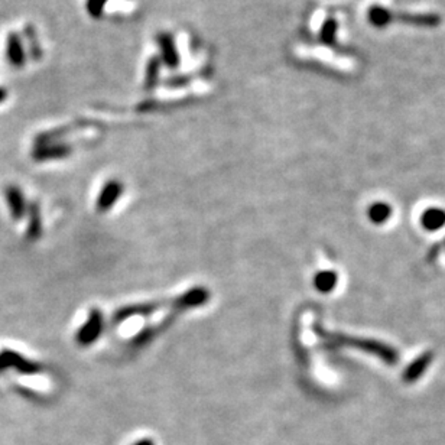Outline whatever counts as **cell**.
Masks as SVG:
<instances>
[{"label": "cell", "mask_w": 445, "mask_h": 445, "mask_svg": "<svg viewBox=\"0 0 445 445\" xmlns=\"http://www.w3.org/2000/svg\"><path fill=\"white\" fill-rule=\"evenodd\" d=\"M6 369H15L21 375H36L42 370V366L24 357L21 353L5 348L0 352V372Z\"/></svg>", "instance_id": "obj_1"}, {"label": "cell", "mask_w": 445, "mask_h": 445, "mask_svg": "<svg viewBox=\"0 0 445 445\" xmlns=\"http://www.w3.org/2000/svg\"><path fill=\"white\" fill-rule=\"evenodd\" d=\"M337 338H340V343H343V344H348V345H353V347H357V348H363V350L367 352V353L376 354L377 357H380L382 360H384L388 364H395V361H398V359H399L398 353L388 344H383V343L373 341V340L350 338V337H341V336H337Z\"/></svg>", "instance_id": "obj_2"}, {"label": "cell", "mask_w": 445, "mask_h": 445, "mask_svg": "<svg viewBox=\"0 0 445 445\" xmlns=\"http://www.w3.org/2000/svg\"><path fill=\"white\" fill-rule=\"evenodd\" d=\"M103 328V318L99 309H93L88 315L87 322L77 333V341L81 345H90L99 338Z\"/></svg>", "instance_id": "obj_3"}, {"label": "cell", "mask_w": 445, "mask_h": 445, "mask_svg": "<svg viewBox=\"0 0 445 445\" xmlns=\"http://www.w3.org/2000/svg\"><path fill=\"white\" fill-rule=\"evenodd\" d=\"M5 196L8 201V207L10 210V216L13 220L19 221L28 214V205L25 201V196L22 189L17 185H9L5 189Z\"/></svg>", "instance_id": "obj_4"}, {"label": "cell", "mask_w": 445, "mask_h": 445, "mask_svg": "<svg viewBox=\"0 0 445 445\" xmlns=\"http://www.w3.org/2000/svg\"><path fill=\"white\" fill-rule=\"evenodd\" d=\"M393 21L418 28H435L441 24V16L437 13H393Z\"/></svg>", "instance_id": "obj_5"}, {"label": "cell", "mask_w": 445, "mask_h": 445, "mask_svg": "<svg viewBox=\"0 0 445 445\" xmlns=\"http://www.w3.org/2000/svg\"><path fill=\"white\" fill-rule=\"evenodd\" d=\"M432 359H434V354L430 353V352L423 353L422 356L415 359L412 361V364L405 369L403 380L405 382H415V380H418L423 375V372L428 369V366L431 364Z\"/></svg>", "instance_id": "obj_6"}, {"label": "cell", "mask_w": 445, "mask_h": 445, "mask_svg": "<svg viewBox=\"0 0 445 445\" xmlns=\"http://www.w3.org/2000/svg\"><path fill=\"white\" fill-rule=\"evenodd\" d=\"M28 227H26V237L29 240H38L41 237L42 233V219H41V211L40 205L36 203H32L28 207Z\"/></svg>", "instance_id": "obj_7"}, {"label": "cell", "mask_w": 445, "mask_h": 445, "mask_svg": "<svg viewBox=\"0 0 445 445\" xmlns=\"http://www.w3.org/2000/svg\"><path fill=\"white\" fill-rule=\"evenodd\" d=\"M421 221L425 228L435 231L445 226V211L441 208H428L422 214Z\"/></svg>", "instance_id": "obj_8"}, {"label": "cell", "mask_w": 445, "mask_h": 445, "mask_svg": "<svg viewBox=\"0 0 445 445\" xmlns=\"http://www.w3.org/2000/svg\"><path fill=\"white\" fill-rule=\"evenodd\" d=\"M67 149L64 146H44V148H36L33 150V159L35 161H48L54 158H61L65 157Z\"/></svg>", "instance_id": "obj_9"}, {"label": "cell", "mask_w": 445, "mask_h": 445, "mask_svg": "<svg viewBox=\"0 0 445 445\" xmlns=\"http://www.w3.org/2000/svg\"><path fill=\"white\" fill-rule=\"evenodd\" d=\"M120 194V187L118 184H107L104 187V189L102 191V194L99 197V203L97 207L99 210H107L111 207V204L114 203L116 197Z\"/></svg>", "instance_id": "obj_10"}, {"label": "cell", "mask_w": 445, "mask_h": 445, "mask_svg": "<svg viewBox=\"0 0 445 445\" xmlns=\"http://www.w3.org/2000/svg\"><path fill=\"white\" fill-rule=\"evenodd\" d=\"M369 17H370V22L375 26L383 28V26L389 25L393 21V13L391 10H388V9H384V8L375 6L369 12Z\"/></svg>", "instance_id": "obj_11"}, {"label": "cell", "mask_w": 445, "mask_h": 445, "mask_svg": "<svg viewBox=\"0 0 445 445\" xmlns=\"http://www.w3.org/2000/svg\"><path fill=\"white\" fill-rule=\"evenodd\" d=\"M391 207L388 204H383V203H377L375 205L370 207L369 210V217L372 221H375L376 224H380L383 221L388 220L391 217Z\"/></svg>", "instance_id": "obj_12"}, {"label": "cell", "mask_w": 445, "mask_h": 445, "mask_svg": "<svg viewBox=\"0 0 445 445\" xmlns=\"http://www.w3.org/2000/svg\"><path fill=\"white\" fill-rule=\"evenodd\" d=\"M9 60H10V64L12 65H22V60H24V52L21 51V44H19V40L17 36H10V41H9Z\"/></svg>", "instance_id": "obj_13"}, {"label": "cell", "mask_w": 445, "mask_h": 445, "mask_svg": "<svg viewBox=\"0 0 445 445\" xmlns=\"http://www.w3.org/2000/svg\"><path fill=\"white\" fill-rule=\"evenodd\" d=\"M317 285L321 289V291H330V289L336 285V275L331 272L327 274H321L317 278Z\"/></svg>", "instance_id": "obj_14"}, {"label": "cell", "mask_w": 445, "mask_h": 445, "mask_svg": "<svg viewBox=\"0 0 445 445\" xmlns=\"http://www.w3.org/2000/svg\"><path fill=\"white\" fill-rule=\"evenodd\" d=\"M138 445H152L149 441H143V442H139Z\"/></svg>", "instance_id": "obj_15"}]
</instances>
